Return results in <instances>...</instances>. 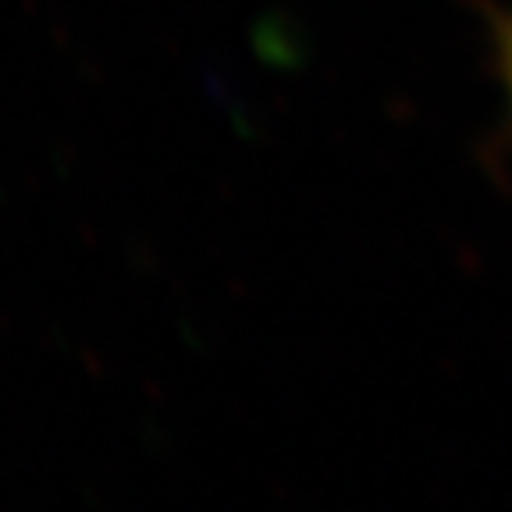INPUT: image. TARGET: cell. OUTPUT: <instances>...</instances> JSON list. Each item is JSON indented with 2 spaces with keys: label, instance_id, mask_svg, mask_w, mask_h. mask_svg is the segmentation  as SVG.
I'll list each match as a JSON object with an SVG mask.
<instances>
[{
  "label": "cell",
  "instance_id": "cell-1",
  "mask_svg": "<svg viewBox=\"0 0 512 512\" xmlns=\"http://www.w3.org/2000/svg\"><path fill=\"white\" fill-rule=\"evenodd\" d=\"M495 68H498V82H502L505 96H509V114H512V11L498 18L495 25Z\"/></svg>",
  "mask_w": 512,
  "mask_h": 512
}]
</instances>
